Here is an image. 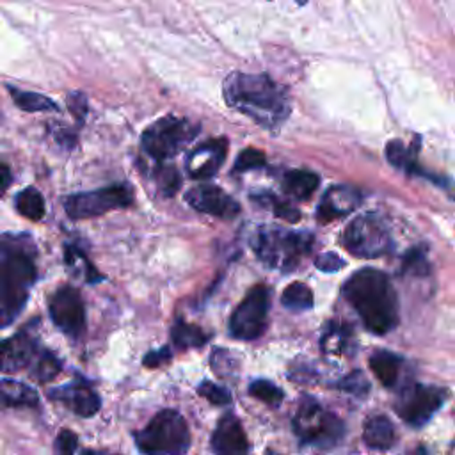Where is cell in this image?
<instances>
[{
	"instance_id": "obj_30",
	"label": "cell",
	"mask_w": 455,
	"mask_h": 455,
	"mask_svg": "<svg viewBox=\"0 0 455 455\" xmlns=\"http://www.w3.org/2000/svg\"><path fill=\"white\" fill-rule=\"evenodd\" d=\"M252 199L259 201L263 206H270L272 212H274V215L279 217V219H284V220H288V222H297V220L300 219V212H299L297 208H293L291 204H288V203L277 199V197L272 196V194H267V192L263 194V192H261L259 196H252Z\"/></svg>"
},
{
	"instance_id": "obj_11",
	"label": "cell",
	"mask_w": 455,
	"mask_h": 455,
	"mask_svg": "<svg viewBox=\"0 0 455 455\" xmlns=\"http://www.w3.org/2000/svg\"><path fill=\"white\" fill-rule=\"evenodd\" d=\"M443 402L444 391L441 387L412 382L400 391L395 409L407 425L421 427L432 418V414L443 405Z\"/></svg>"
},
{
	"instance_id": "obj_37",
	"label": "cell",
	"mask_w": 455,
	"mask_h": 455,
	"mask_svg": "<svg viewBox=\"0 0 455 455\" xmlns=\"http://www.w3.org/2000/svg\"><path fill=\"white\" fill-rule=\"evenodd\" d=\"M64 252H66V263H68V265H75V263H78V259L84 263V268H85V281H87V283H98V281L103 279V275H101L91 263H85L87 258L82 254L80 249L71 247V245H66V251H64Z\"/></svg>"
},
{
	"instance_id": "obj_40",
	"label": "cell",
	"mask_w": 455,
	"mask_h": 455,
	"mask_svg": "<svg viewBox=\"0 0 455 455\" xmlns=\"http://www.w3.org/2000/svg\"><path fill=\"white\" fill-rule=\"evenodd\" d=\"M315 265L322 272H336L343 267V259L336 252H323L315 259Z\"/></svg>"
},
{
	"instance_id": "obj_31",
	"label": "cell",
	"mask_w": 455,
	"mask_h": 455,
	"mask_svg": "<svg viewBox=\"0 0 455 455\" xmlns=\"http://www.w3.org/2000/svg\"><path fill=\"white\" fill-rule=\"evenodd\" d=\"M350 331L345 325L339 323H329L325 336L322 338V350L325 354H332V352H343L347 339H348Z\"/></svg>"
},
{
	"instance_id": "obj_23",
	"label": "cell",
	"mask_w": 455,
	"mask_h": 455,
	"mask_svg": "<svg viewBox=\"0 0 455 455\" xmlns=\"http://www.w3.org/2000/svg\"><path fill=\"white\" fill-rule=\"evenodd\" d=\"M12 101L25 112H46V110H59L57 103L48 96L34 91H21L12 85H7Z\"/></svg>"
},
{
	"instance_id": "obj_4",
	"label": "cell",
	"mask_w": 455,
	"mask_h": 455,
	"mask_svg": "<svg viewBox=\"0 0 455 455\" xmlns=\"http://www.w3.org/2000/svg\"><path fill=\"white\" fill-rule=\"evenodd\" d=\"M313 235L307 231H290L279 226H261L251 238L252 251L270 268L290 272L311 252Z\"/></svg>"
},
{
	"instance_id": "obj_18",
	"label": "cell",
	"mask_w": 455,
	"mask_h": 455,
	"mask_svg": "<svg viewBox=\"0 0 455 455\" xmlns=\"http://www.w3.org/2000/svg\"><path fill=\"white\" fill-rule=\"evenodd\" d=\"M48 395L53 400L66 403L75 414L84 416V418L96 414L101 405L98 393L92 387H89L87 384H80V382H71L68 386L55 387Z\"/></svg>"
},
{
	"instance_id": "obj_20",
	"label": "cell",
	"mask_w": 455,
	"mask_h": 455,
	"mask_svg": "<svg viewBox=\"0 0 455 455\" xmlns=\"http://www.w3.org/2000/svg\"><path fill=\"white\" fill-rule=\"evenodd\" d=\"M363 439L373 450H387L395 441V428L386 416H373L364 423Z\"/></svg>"
},
{
	"instance_id": "obj_7",
	"label": "cell",
	"mask_w": 455,
	"mask_h": 455,
	"mask_svg": "<svg viewBox=\"0 0 455 455\" xmlns=\"http://www.w3.org/2000/svg\"><path fill=\"white\" fill-rule=\"evenodd\" d=\"M293 430L302 443L329 448L341 439L343 423L323 411L315 398L304 396L293 416Z\"/></svg>"
},
{
	"instance_id": "obj_38",
	"label": "cell",
	"mask_w": 455,
	"mask_h": 455,
	"mask_svg": "<svg viewBox=\"0 0 455 455\" xmlns=\"http://www.w3.org/2000/svg\"><path fill=\"white\" fill-rule=\"evenodd\" d=\"M403 272H411V274H427L428 272V265H427V258L419 249H412L407 252V256L403 258Z\"/></svg>"
},
{
	"instance_id": "obj_28",
	"label": "cell",
	"mask_w": 455,
	"mask_h": 455,
	"mask_svg": "<svg viewBox=\"0 0 455 455\" xmlns=\"http://www.w3.org/2000/svg\"><path fill=\"white\" fill-rule=\"evenodd\" d=\"M249 395L254 396L256 400L267 403V405H279L284 398V393L281 387H277L274 382L270 380H254L251 386H249Z\"/></svg>"
},
{
	"instance_id": "obj_36",
	"label": "cell",
	"mask_w": 455,
	"mask_h": 455,
	"mask_svg": "<svg viewBox=\"0 0 455 455\" xmlns=\"http://www.w3.org/2000/svg\"><path fill=\"white\" fill-rule=\"evenodd\" d=\"M66 105H68V110L71 112V116L75 117V121L78 124H84L85 121V116L89 112V105H87V98L82 91H71L68 92L66 96Z\"/></svg>"
},
{
	"instance_id": "obj_25",
	"label": "cell",
	"mask_w": 455,
	"mask_h": 455,
	"mask_svg": "<svg viewBox=\"0 0 455 455\" xmlns=\"http://www.w3.org/2000/svg\"><path fill=\"white\" fill-rule=\"evenodd\" d=\"M14 204H16L18 213H21L23 217H27L30 220H41L44 217V199H43L41 192L34 187L23 188L16 196Z\"/></svg>"
},
{
	"instance_id": "obj_26",
	"label": "cell",
	"mask_w": 455,
	"mask_h": 455,
	"mask_svg": "<svg viewBox=\"0 0 455 455\" xmlns=\"http://www.w3.org/2000/svg\"><path fill=\"white\" fill-rule=\"evenodd\" d=\"M281 302L284 307L291 311H306L313 307V291L304 283H291L284 288L281 295Z\"/></svg>"
},
{
	"instance_id": "obj_12",
	"label": "cell",
	"mask_w": 455,
	"mask_h": 455,
	"mask_svg": "<svg viewBox=\"0 0 455 455\" xmlns=\"http://www.w3.org/2000/svg\"><path fill=\"white\" fill-rule=\"evenodd\" d=\"M48 311L53 323L68 336L76 338L85 327V309L82 297L73 286H60L48 300Z\"/></svg>"
},
{
	"instance_id": "obj_13",
	"label": "cell",
	"mask_w": 455,
	"mask_h": 455,
	"mask_svg": "<svg viewBox=\"0 0 455 455\" xmlns=\"http://www.w3.org/2000/svg\"><path fill=\"white\" fill-rule=\"evenodd\" d=\"M185 201L197 212L231 220L240 213V204L220 187L197 185L185 192Z\"/></svg>"
},
{
	"instance_id": "obj_22",
	"label": "cell",
	"mask_w": 455,
	"mask_h": 455,
	"mask_svg": "<svg viewBox=\"0 0 455 455\" xmlns=\"http://www.w3.org/2000/svg\"><path fill=\"white\" fill-rule=\"evenodd\" d=\"M400 357L387 350H379L370 357V368L382 386H393L400 371Z\"/></svg>"
},
{
	"instance_id": "obj_16",
	"label": "cell",
	"mask_w": 455,
	"mask_h": 455,
	"mask_svg": "<svg viewBox=\"0 0 455 455\" xmlns=\"http://www.w3.org/2000/svg\"><path fill=\"white\" fill-rule=\"evenodd\" d=\"M41 354L36 339L27 334H16L9 339H0V368L4 371H18L36 363Z\"/></svg>"
},
{
	"instance_id": "obj_29",
	"label": "cell",
	"mask_w": 455,
	"mask_h": 455,
	"mask_svg": "<svg viewBox=\"0 0 455 455\" xmlns=\"http://www.w3.org/2000/svg\"><path fill=\"white\" fill-rule=\"evenodd\" d=\"M155 181H156L158 190L165 197L174 196L181 187V178H180V172L174 165H160L155 172Z\"/></svg>"
},
{
	"instance_id": "obj_6",
	"label": "cell",
	"mask_w": 455,
	"mask_h": 455,
	"mask_svg": "<svg viewBox=\"0 0 455 455\" xmlns=\"http://www.w3.org/2000/svg\"><path fill=\"white\" fill-rule=\"evenodd\" d=\"M199 133V124L176 116H165L149 124L142 137V149L156 162L172 158Z\"/></svg>"
},
{
	"instance_id": "obj_3",
	"label": "cell",
	"mask_w": 455,
	"mask_h": 455,
	"mask_svg": "<svg viewBox=\"0 0 455 455\" xmlns=\"http://www.w3.org/2000/svg\"><path fill=\"white\" fill-rule=\"evenodd\" d=\"M341 291L373 334H386L398 323L396 291L384 272L361 268L345 281Z\"/></svg>"
},
{
	"instance_id": "obj_27",
	"label": "cell",
	"mask_w": 455,
	"mask_h": 455,
	"mask_svg": "<svg viewBox=\"0 0 455 455\" xmlns=\"http://www.w3.org/2000/svg\"><path fill=\"white\" fill-rule=\"evenodd\" d=\"M386 156L387 160L400 169H405L407 172H414V174H425L416 167V160L412 156V151L409 148H405L400 140H393L387 144L386 148ZM427 176V174H425Z\"/></svg>"
},
{
	"instance_id": "obj_10",
	"label": "cell",
	"mask_w": 455,
	"mask_h": 455,
	"mask_svg": "<svg viewBox=\"0 0 455 455\" xmlns=\"http://www.w3.org/2000/svg\"><path fill=\"white\" fill-rule=\"evenodd\" d=\"M270 293L265 284L249 290L243 300L235 307L229 320V332L238 339H256L265 332Z\"/></svg>"
},
{
	"instance_id": "obj_42",
	"label": "cell",
	"mask_w": 455,
	"mask_h": 455,
	"mask_svg": "<svg viewBox=\"0 0 455 455\" xmlns=\"http://www.w3.org/2000/svg\"><path fill=\"white\" fill-rule=\"evenodd\" d=\"M171 357V350L167 347H162L158 350H153V352H148L146 357H144V366H149V368H156L160 366L162 363H165L167 359Z\"/></svg>"
},
{
	"instance_id": "obj_46",
	"label": "cell",
	"mask_w": 455,
	"mask_h": 455,
	"mask_svg": "<svg viewBox=\"0 0 455 455\" xmlns=\"http://www.w3.org/2000/svg\"><path fill=\"white\" fill-rule=\"evenodd\" d=\"M267 455H277L275 451H267Z\"/></svg>"
},
{
	"instance_id": "obj_41",
	"label": "cell",
	"mask_w": 455,
	"mask_h": 455,
	"mask_svg": "<svg viewBox=\"0 0 455 455\" xmlns=\"http://www.w3.org/2000/svg\"><path fill=\"white\" fill-rule=\"evenodd\" d=\"M228 359H231L228 350L215 348L212 352V366L219 375H228Z\"/></svg>"
},
{
	"instance_id": "obj_45",
	"label": "cell",
	"mask_w": 455,
	"mask_h": 455,
	"mask_svg": "<svg viewBox=\"0 0 455 455\" xmlns=\"http://www.w3.org/2000/svg\"><path fill=\"white\" fill-rule=\"evenodd\" d=\"M295 2H297V4H299V5H304V4H306V2H307V0H295Z\"/></svg>"
},
{
	"instance_id": "obj_5",
	"label": "cell",
	"mask_w": 455,
	"mask_h": 455,
	"mask_svg": "<svg viewBox=\"0 0 455 455\" xmlns=\"http://www.w3.org/2000/svg\"><path fill=\"white\" fill-rule=\"evenodd\" d=\"M135 443L144 455H181L190 444V432L178 411L164 409L135 434Z\"/></svg>"
},
{
	"instance_id": "obj_34",
	"label": "cell",
	"mask_w": 455,
	"mask_h": 455,
	"mask_svg": "<svg viewBox=\"0 0 455 455\" xmlns=\"http://www.w3.org/2000/svg\"><path fill=\"white\" fill-rule=\"evenodd\" d=\"M338 387L343 389L345 393L354 395V396H366L368 391H370L368 380H366V377L359 370H354L347 377H343L338 382Z\"/></svg>"
},
{
	"instance_id": "obj_44",
	"label": "cell",
	"mask_w": 455,
	"mask_h": 455,
	"mask_svg": "<svg viewBox=\"0 0 455 455\" xmlns=\"http://www.w3.org/2000/svg\"><path fill=\"white\" fill-rule=\"evenodd\" d=\"M82 455H112V453H101V451H91V450H85Z\"/></svg>"
},
{
	"instance_id": "obj_35",
	"label": "cell",
	"mask_w": 455,
	"mask_h": 455,
	"mask_svg": "<svg viewBox=\"0 0 455 455\" xmlns=\"http://www.w3.org/2000/svg\"><path fill=\"white\" fill-rule=\"evenodd\" d=\"M197 393L215 405H226L231 402V393L226 387H222L215 382H210V380H203L197 386Z\"/></svg>"
},
{
	"instance_id": "obj_15",
	"label": "cell",
	"mask_w": 455,
	"mask_h": 455,
	"mask_svg": "<svg viewBox=\"0 0 455 455\" xmlns=\"http://www.w3.org/2000/svg\"><path fill=\"white\" fill-rule=\"evenodd\" d=\"M212 450L215 455H247L249 441L236 416L226 414L219 419L212 434Z\"/></svg>"
},
{
	"instance_id": "obj_32",
	"label": "cell",
	"mask_w": 455,
	"mask_h": 455,
	"mask_svg": "<svg viewBox=\"0 0 455 455\" xmlns=\"http://www.w3.org/2000/svg\"><path fill=\"white\" fill-rule=\"evenodd\" d=\"M32 370H34L32 375H34L37 380L46 382V380H52V379L59 373L60 364H59V361L55 359L53 354H50V352H46V350H41V354L37 355L36 363L32 364Z\"/></svg>"
},
{
	"instance_id": "obj_43",
	"label": "cell",
	"mask_w": 455,
	"mask_h": 455,
	"mask_svg": "<svg viewBox=\"0 0 455 455\" xmlns=\"http://www.w3.org/2000/svg\"><path fill=\"white\" fill-rule=\"evenodd\" d=\"M12 183V174L9 165L0 158V196L9 188V185Z\"/></svg>"
},
{
	"instance_id": "obj_14",
	"label": "cell",
	"mask_w": 455,
	"mask_h": 455,
	"mask_svg": "<svg viewBox=\"0 0 455 455\" xmlns=\"http://www.w3.org/2000/svg\"><path fill=\"white\" fill-rule=\"evenodd\" d=\"M228 153V140L224 137L220 139H210L199 146H196L187 160L185 169L190 178L194 180H208L217 174L220 169L224 158Z\"/></svg>"
},
{
	"instance_id": "obj_33",
	"label": "cell",
	"mask_w": 455,
	"mask_h": 455,
	"mask_svg": "<svg viewBox=\"0 0 455 455\" xmlns=\"http://www.w3.org/2000/svg\"><path fill=\"white\" fill-rule=\"evenodd\" d=\"M267 158L265 153H261L259 149L254 148H245L238 153L235 165H233V172H245V171H252V169H261L265 165Z\"/></svg>"
},
{
	"instance_id": "obj_8",
	"label": "cell",
	"mask_w": 455,
	"mask_h": 455,
	"mask_svg": "<svg viewBox=\"0 0 455 455\" xmlns=\"http://www.w3.org/2000/svg\"><path fill=\"white\" fill-rule=\"evenodd\" d=\"M343 247L357 258H379L391 251L393 240L387 224L377 213L355 217L341 235Z\"/></svg>"
},
{
	"instance_id": "obj_39",
	"label": "cell",
	"mask_w": 455,
	"mask_h": 455,
	"mask_svg": "<svg viewBox=\"0 0 455 455\" xmlns=\"http://www.w3.org/2000/svg\"><path fill=\"white\" fill-rule=\"evenodd\" d=\"M78 446V437L71 430H60L55 439V455H75Z\"/></svg>"
},
{
	"instance_id": "obj_24",
	"label": "cell",
	"mask_w": 455,
	"mask_h": 455,
	"mask_svg": "<svg viewBox=\"0 0 455 455\" xmlns=\"http://www.w3.org/2000/svg\"><path fill=\"white\" fill-rule=\"evenodd\" d=\"M171 339L178 348H190L201 347L208 339V334L201 327L178 318L171 329Z\"/></svg>"
},
{
	"instance_id": "obj_17",
	"label": "cell",
	"mask_w": 455,
	"mask_h": 455,
	"mask_svg": "<svg viewBox=\"0 0 455 455\" xmlns=\"http://www.w3.org/2000/svg\"><path fill=\"white\" fill-rule=\"evenodd\" d=\"M359 203H361V194L357 188L347 187V185L332 187L323 194L316 210V219L322 224L332 222L334 219L348 215Z\"/></svg>"
},
{
	"instance_id": "obj_21",
	"label": "cell",
	"mask_w": 455,
	"mask_h": 455,
	"mask_svg": "<svg viewBox=\"0 0 455 455\" xmlns=\"http://www.w3.org/2000/svg\"><path fill=\"white\" fill-rule=\"evenodd\" d=\"M318 187V176L311 171L291 169L283 178V190L295 199H307Z\"/></svg>"
},
{
	"instance_id": "obj_19",
	"label": "cell",
	"mask_w": 455,
	"mask_h": 455,
	"mask_svg": "<svg viewBox=\"0 0 455 455\" xmlns=\"http://www.w3.org/2000/svg\"><path fill=\"white\" fill-rule=\"evenodd\" d=\"M39 402L37 391L18 380H0V403L7 407H34Z\"/></svg>"
},
{
	"instance_id": "obj_9",
	"label": "cell",
	"mask_w": 455,
	"mask_h": 455,
	"mask_svg": "<svg viewBox=\"0 0 455 455\" xmlns=\"http://www.w3.org/2000/svg\"><path fill=\"white\" fill-rule=\"evenodd\" d=\"M132 204L133 192L132 187L126 183L71 194L64 199V210L71 219H91L103 215L110 210L128 208Z\"/></svg>"
},
{
	"instance_id": "obj_2",
	"label": "cell",
	"mask_w": 455,
	"mask_h": 455,
	"mask_svg": "<svg viewBox=\"0 0 455 455\" xmlns=\"http://www.w3.org/2000/svg\"><path fill=\"white\" fill-rule=\"evenodd\" d=\"M36 247L30 236L0 235V329L16 320L36 283Z\"/></svg>"
},
{
	"instance_id": "obj_1",
	"label": "cell",
	"mask_w": 455,
	"mask_h": 455,
	"mask_svg": "<svg viewBox=\"0 0 455 455\" xmlns=\"http://www.w3.org/2000/svg\"><path fill=\"white\" fill-rule=\"evenodd\" d=\"M222 96L229 108L267 130H277L290 116L286 89L263 73H229L222 84Z\"/></svg>"
}]
</instances>
